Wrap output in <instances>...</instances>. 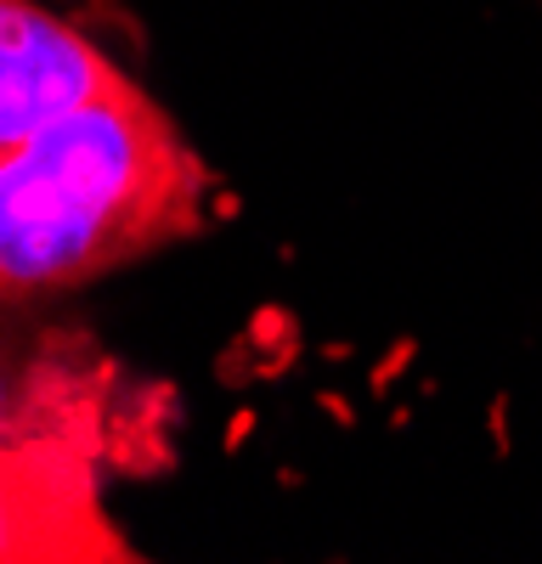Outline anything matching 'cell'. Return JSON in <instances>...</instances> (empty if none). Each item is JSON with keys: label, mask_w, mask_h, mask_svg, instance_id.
I'll return each instance as SVG.
<instances>
[{"label": "cell", "mask_w": 542, "mask_h": 564, "mask_svg": "<svg viewBox=\"0 0 542 564\" xmlns=\"http://www.w3.org/2000/svg\"><path fill=\"white\" fill-rule=\"evenodd\" d=\"M124 68L45 0H0V153L102 97Z\"/></svg>", "instance_id": "obj_3"}, {"label": "cell", "mask_w": 542, "mask_h": 564, "mask_svg": "<svg viewBox=\"0 0 542 564\" xmlns=\"http://www.w3.org/2000/svg\"><path fill=\"white\" fill-rule=\"evenodd\" d=\"M102 508V452L57 441L0 463V564H130Z\"/></svg>", "instance_id": "obj_2"}, {"label": "cell", "mask_w": 542, "mask_h": 564, "mask_svg": "<svg viewBox=\"0 0 542 564\" xmlns=\"http://www.w3.org/2000/svg\"><path fill=\"white\" fill-rule=\"evenodd\" d=\"M209 186L181 124L119 74L102 97L0 153V305L85 289L193 238Z\"/></svg>", "instance_id": "obj_1"}, {"label": "cell", "mask_w": 542, "mask_h": 564, "mask_svg": "<svg viewBox=\"0 0 542 564\" xmlns=\"http://www.w3.org/2000/svg\"><path fill=\"white\" fill-rule=\"evenodd\" d=\"M108 372L90 339H18L0 327V463L57 441L102 452Z\"/></svg>", "instance_id": "obj_4"}]
</instances>
